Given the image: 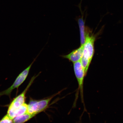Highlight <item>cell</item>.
<instances>
[{"label":"cell","instance_id":"obj_8","mask_svg":"<svg viewBox=\"0 0 123 123\" xmlns=\"http://www.w3.org/2000/svg\"><path fill=\"white\" fill-rule=\"evenodd\" d=\"M78 23L80 34L81 45H83L86 39V33L85 31V23L82 18H80L78 19Z\"/></svg>","mask_w":123,"mask_h":123},{"label":"cell","instance_id":"obj_9","mask_svg":"<svg viewBox=\"0 0 123 123\" xmlns=\"http://www.w3.org/2000/svg\"><path fill=\"white\" fill-rule=\"evenodd\" d=\"M28 104L25 103L20 107L17 111L16 117L27 113Z\"/></svg>","mask_w":123,"mask_h":123},{"label":"cell","instance_id":"obj_3","mask_svg":"<svg viewBox=\"0 0 123 123\" xmlns=\"http://www.w3.org/2000/svg\"><path fill=\"white\" fill-rule=\"evenodd\" d=\"M36 58L34 60L33 62L28 67L20 74L11 86L4 91L0 92V97L4 95H6L10 97L12 91L15 88L18 89L19 86L24 82L26 79L31 67L34 62Z\"/></svg>","mask_w":123,"mask_h":123},{"label":"cell","instance_id":"obj_2","mask_svg":"<svg viewBox=\"0 0 123 123\" xmlns=\"http://www.w3.org/2000/svg\"><path fill=\"white\" fill-rule=\"evenodd\" d=\"M58 93H59L56 94L47 99L40 100H37L30 98L28 104L27 113L36 115L43 111L48 107L51 100Z\"/></svg>","mask_w":123,"mask_h":123},{"label":"cell","instance_id":"obj_7","mask_svg":"<svg viewBox=\"0 0 123 123\" xmlns=\"http://www.w3.org/2000/svg\"><path fill=\"white\" fill-rule=\"evenodd\" d=\"M36 115L26 113L20 116L16 117L13 119V123H24L32 119Z\"/></svg>","mask_w":123,"mask_h":123},{"label":"cell","instance_id":"obj_10","mask_svg":"<svg viewBox=\"0 0 123 123\" xmlns=\"http://www.w3.org/2000/svg\"><path fill=\"white\" fill-rule=\"evenodd\" d=\"M0 123H13V120L11 119L7 114L0 120Z\"/></svg>","mask_w":123,"mask_h":123},{"label":"cell","instance_id":"obj_4","mask_svg":"<svg viewBox=\"0 0 123 123\" xmlns=\"http://www.w3.org/2000/svg\"><path fill=\"white\" fill-rule=\"evenodd\" d=\"M95 38L93 36H90L86 33L85 42L83 45L82 57L91 62L94 54V42Z\"/></svg>","mask_w":123,"mask_h":123},{"label":"cell","instance_id":"obj_1","mask_svg":"<svg viewBox=\"0 0 123 123\" xmlns=\"http://www.w3.org/2000/svg\"><path fill=\"white\" fill-rule=\"evenodd\" d=\"M38 75V74L36 76H34L32 78L24 91L20 94L14 98L10 104L8 109L7 114L11 119L13 120L16 117L17 111L18 108L25 103L26 93L35 78Z\"/></svg>","mask_w":123,"mask_h":123},{"label":"cell","instance_id":"obj_6","mask_svg":"<svg viewBox=\"0 0 123 123\" xmlns=\"http://www.w3.org/2000/svg\"><path fill=\"white\" fill-rule=\"evenodd\" d=\"M83 45H81L79 48L74 50L68 54L63 55V58L68 59L69 61L74 63L80 61L83 55Z\"/></svg>","mask_w":123,"mask_h":123},{"label":"cell","instance_id":"obj_5","mask_svg":"<svg viewBox=\"0 0 123 123\" xmlns=\"http://www.w3.org/2000/svg\"><path fill=\"white\" fill-rule=\"evenodd\" d=\"M74 71L78 84V89L82 101L83 100V82L85 76L84 70L80 61L73 63Z\"/></svg>","mask_w":123,"mask_h":123}]
</instances>
